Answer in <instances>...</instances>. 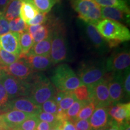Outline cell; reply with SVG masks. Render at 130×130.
I'll return each mask as SVG.
<instances>
[{
	"label": "cell",
	"instance_id": "obj_1",
	"mask_svg": "<svg viewBox=\"0 0 130 130\" xmlns=\"http://www.w3.org/2000/svg\"><path fill=\"white\" fill-rule=\"evenodd\" d=\"M98 31L108 43L109 48L118 46L130 40L129 30L125 25L110 19H102L95 25Z\"/></svg>",
	"mask_w": 130,
	"mask_h": 130
},
{
	"label": "cell",
	"instance_id": "obj_2",
	"mask_svg": "<svg viewBox=\"0 0 130 130\" xmlns=\"http://www.w3.org/2000/svg\"><path fill=\"white\" fill-rule=\"evenodd\" d=\"M31 84L28 98L38 105H41L46 101L54 98L56 91L50 81L41 74H34L29 80Z\"/></svg>",
	"mask_w": 130,
	"mask_h": 130
},
{
	"label": "cell",
	"instance_id": "obj_3",
	"mask_svg": "<svg viewBox=\"0 0 130 130\" xmlns=\"http://www.w3.org/2000/svg\"><path fill=\"white\" fill-rule=\"evenodd\" d=\"M51 80L57 90L61 92L73 91L83 85L79 78L66 64H61L55 69Z\"/></svg>",
	"mask_w": 130,
	"mask_h": 130
},
{
	"label": "cell",
	"instance_id": "obj_4",
	"mask_svg": "<svg viewBox=\"0 0 130 130\" xmlns=\"http://www.w3.org/2000/svg\"><path fill=\"white\" fill-rule=\"evenodd\" d=\"M50 26L51 29L52 41L50 57L53 64L66 60L68 56V42L64 30L59 24H54Z\"/></svg>",
	"mask_w": 130,
	"mask_h": 130
},
{
	"label": "cell",
	"instance_id": "obj_5",
	"mask_svg": "<svg viewBox=\"0 0 130 130\" xmlns=\"http://www.w3.org/2000/svg\"><path fill=\"white\" fill-rule=\"evenodd\" d=\"M107 73L105 60L89 61L81 65L78 77L84 85L89 86L103 79Z\"/></svg>",
	"mask_w": 130,
	"mask_h": 130
},
{
	"label": "cell",
	"instance_id": "obj_6",
	"mask_svg": "<svg viewBox=\"0 0 130 130\" xmlns=\"http://www.w3.org/2000/svg\"><path fill=\"white\" fill-rule=\"evenodd\" d=\"M73 9L79 14L81 21L96 25L102 20L101 6L94 0H71Z\"/></svg>",
	"mask_w": 130,
	"mask_h": 130
},
{
	"label": "cell",
	"instance_id": "obj_7",
	"mask_svg": "<svg viewBox=\"0 0 130 130\" xmlns=\"http://www.w3.org/2000/svg\"><path fill=\"white\" fill-rule=\"evenodd\" d=\"M0 81L9 96V100L20 97H28L31 84L28 81L21 80L4 72Z\"/></svg>",
	"mask_w": 130,
	"mask_h": 130
},
{
	"label": "cell",
	"instance_id": "obj_8",
	"mask_svg": "<svg viewBox=\"0 0 130 130\" xmlns=\"http://www.w3.org/2000/svg\"><path fill=\"white\" fill-rule=\"evenodd\" d=\"M83 32L84 39L89 46L98 54H104L109 50L108 43L105 39L98 31L94 24L86 23L83 21Z\"/></svg>",
	"mask_w": 130,
	"mask_h": 130
},
{
	"label": "cell",
	"instance_id": "obj_9",
	"mask_svg": "<svg viewBox=\"0 0 130 130\" xmlns=\"http://www.w3.org/2000/svg\"><path fill=\"white\" fill-rule=\"evenodd\" d=\"M107 72H123L129 68L130 52L127 49H121L113 52L105 60Z\"/></svg>",
	"mask_w": 130,
	"mask_h": 130
},
{
	"label": "cell",
	"instance_id": "obj_10",
	"mask_svg": "<svg viewBox=\"0 0 130 130\" xmlns=\"http://www.w3.org/2000/svg\"><path fill=\"white\" fill-rule=\"evenodd\" d=\"M89 87L91 101L95 104L96 107H108L111 105L108 92V78H104Z\"/></svg>",
	"mask_w": 130,
	"mask_h": 130
},
{
	"label": "cell",
	"instance_id": "obj_11",
	"mask_svg": "<svg viewBox=\"0 0 130 130\" xmlns=\"http://www.w3.org/2000/svg\"><path fill=\"white\" fill-rule=\"evenodd\" d=\"M18 110L31 115H37L41 111V107L35 104L28 97H20L9 100L4 112Z\"/></svg>",
	"mask_w": 130,
	"mask_h": 130
},
{
	"label": "cell",
	"instance_id": "obj_12",
	"mask_svg": "<svg viewBox=\"0 0 130 130\" xmlns=\"http://www.w3.org/2000/svg\"><path fill=\"white\" fill-rule=\"evenodd\" d=\"M3 70L9 75L26 81L30 80L34 75V71L24 58H20L16 62L5 66Z\"/></svg>",
	"mask_w": 130,
	"mask_h": 130
},
{
	"label": "cell",
	"instance_id": "obj_13",
	"mask_svg": "<svg viewBox=\"0 0 130 130\" xmlns=\"http://www.w3.org/2000/svg\"><path fill=\"white\" fill-rule=\"evenodd\" d=\"M108 92L111 105L118 104L124 96L123 72L112 73L108 77Z\"/></svg>",
	"mask_w": 130,
	"mask_h": 130
},
{
	"label": "cell",
	"instance_id": "obj_14",
	"mask_svg": "<svg viewBox=\"0 0 130 130\" xmlns=\"http://www.w3.org/2000/svg\"><path fill=\"white\" fill-rule=\"evenodd\" d=\"M20 34L18 32H9L0 36V49L20 56L21 54Z\"/></svg>",
	"mask_w": 130,
	"mask_h": 130
},
{
	"label": "cell",
	"instance_id": "obj_15",
	"mask_svg": "<svg viewBox=\"0 0 130 130\" xmlns=\"http://www.w3.org/2000/svg\"><path fill=\"white\" fill-rule=\"evenodd\" d=\"M108 115L119 125L129 122L130 104L118 103L108 107Z\"/></svg>",
	"mask_w": 130,
	"mask_h": 130
},
{
	"label": "cell",
	"instance_id": "obj_16",
	"mask_svg": "<svg viewBox=\"0 0 130 130\" xmlns=\"http://www.w3.org/2000/svg\"><path fill=\"white\" fill-rule=\"evenodd\" d=\"M108 107H95L89 120L92 129H98L110 125L111 119L108 115Z\"/></svg>",
	"mask_w": 130,
	"mask_h": 130
},
{
	"label": "cell",
	"instance_id": "obj_17",
	"mask_svg": "<svg viewBox=\"0 0 130 130\" xmlns=\"http://www.w3.org/2000/svg\"><path fill=\"white\" fill-rule=\"evenodd\" d=\"M31 116L33 115L18 110H10L0 115L3 122L8 128L11 129H13L17 127Z\"/></svg>",
	"mask_w": 130,
	"mask_h": 130
},
{
	"label": "cell",
	"instance_id": "obj_18",
	"mask_svg": "<svg viewBox=\"0 0 130 130\" xmlns=\"http://www.w3.org/2000/svg\"><path fill=\"white\" fill-rule=\"evenodd\" d=\"M20 58H24L25 60L34 72L46 71L53 65L50 56H42L26 54L21 56Z\"/></svg>",
	"mask_w": 130,
	"mask_h": 130
},
{
	"label": "cell",
	"instance_id": "obj_19",
	"mask_svg": "<svg viewBox=\"0 0 130 130\" xmlns=\"http://www.w3.org/2000/svg\"><path fill=\"white\" fill-rule=\"evenodd\" d=\"M101 13L102 19H110L114 21L128 24L129 14L122 12L118 9L109 7H101Z\"/></svg>",
	"mask_w": 130,
	"mask_h": 130
},
{
	"label": "cell",
	"instance_id": "obj_20",
	"mask_svg": "<svg viewBox=\"0 0 130 130\" xmlns=\"http://www.w3.org/2000/svg\"><path fill=\"white\" fill-rule=\"evenodd\" d=\"M54 99L57 102L58 107L65 113H66L70 107L77 100V98L72 91H68V92L58 91L55 95Z\"/></svg>",
	"mask_w": 130,
	"mask_h": 130
},
{
	"label": "cell",
	"instance_id": "obj_21",
	"mask_svg": "<svg viewBox=\"0 0 130 130\" xmlns=\"http://www.w3.org/2000/svg\"><path fill=\"white\" fill-rule=\"evenodd\" d=\"M52 35L51 32L50 36L42 41L35 43L32 46L28 55H35V56H50L51 48Z\"/></svg>",
	"mask_w": 130,
	"mask_h": 130
},
{
	"label": "cell",
	"instance_id": "obj_22",
	"mask_svg": "<svg viewBox=\"0 0 130 130\" xmlns=\"http://www.w3.org/2000/svg\"><path fill=\"white\" fill-rule=\"evenodd\" d=\"M21 6L19 12V17L25 23L33 19L39 12L36 7L29 0H21Z\"/></svg>",
	"mask_w": 130,
	"mask_h": 130
},
{
	"label": "cell",
	"instance_id": "obj_23",
	"mask_svg": "<svg viewBox=\"0 0 130 130\" xmlns=\"http://www.w3.org/2000/svg\"><path fill=\"white\" fill-rule=\"evenodd\" d=\"M21 6V0H10L3 10L5 18L7 21H12L19 17Z\"/></svg>",
	"mask_w": 130,
	"mask_h": 130
},
{
	"label": "cell",
	"instance_id": "obj_24",
	"mask_svg": "<svg viewBox=\"0 0 130 130\" xmlns=\"http://www.w3.org/2000/svg\"><path fill=\"white\" fill-rule=\"evenodd\" d=\"M101 7H109L118 9L129 14V8L125 0H94Z\"/></svg>",
	"mask_w": 130,
	"mask_h": 130
},
{
	"label": "cell",
	"instance_id": "obj_25",
	"mask_svg": "<svg viewBox=\"0 0 130 130\" xmlns=\"http://www.w3.org/2000/svg\"><path fill=\"white\" fill-rule=\"evenodd\" d=\"M19 43H20L21 51L20 57L27 54L30 51L33 45L35 44L32 37H31L30 34L28 33L27 31L20 34Z\"/></svg>",
	"mask_w": 130,
	"mask_h": 130
},
{
	"label": "cell",
	"instance_id": "obj_26",
	"mask_svg": "<svg viewBox=\"0 0 130 130\" xmlns=\"http://www.w3.org/2000/svg\"><path fill=\"white\" fill-rule=\"evenodd\" d=\"M51 32V29L49 24L39 25V27L31 35H30L33 40L34 43L42 41L47 38Z\"/></svg>",
	"mask_w": 130,
	"mask_h": 130
},
{
	"label": "cell",
	"instance_id": "obj_27",
	"mask_svg": "<svg viewBox=\"0 0 130 130\" xmlns=\"http://www.w3.org/2000/svg\"><path fill=\"white\" fill-rule=\"evenodd\" d=\"M87 102H88L81 101L77 100H76L66 111V114L68 119L70 121L74 123H75V122L77 121V116L79 111L86 105Z\"/></svg>",
	"mask_w": 130,
	"mask_h": 130
},
{
	"label": "cell",
	"instance_id": "obj_28",
	"mask_svg": "<svg viewBox=\"0 0 130 130\" xmlns=\"http://www.w3.org/2000/svg\"><path fill=\"white\" fill-rule=\"evenodd\" d=\"M40 12L48 13L58 0H29Z\"/></svg>",
	"mask_w": 130,
	"mask_h": 130
},
{
	"label": "cell",
	"instance_id": "obj_29",
	"mask_svg": "<svg viewBox=\"0 0 130 130\" xmlns=\"http://www.w3.org/2000/svg\"><path fill=\"white\" fill-rule=\"evenodd\" d=\"M77 100L84 102L91 101L90 92L89 87L86 85H82L72 91Z\"/></svg>",
	"mask_w": 130,
	"mask_h": 130
},
{
	"label": "cell",
	"instance_id": "obj_30",
	"mask_svg": "<svg viewBox=\"0 0 130 130\" xmlns=\"http://www.w3.org/2000/svg\"><path fill=\"white\" fill-rule=\"evenodd\" d=\"M9 27L10 31L13 32H18L21 34L27 31L28 25L20 17H18L12 21H10Z\"/></svg>",
	"mask_w": 130,
	"mask_h": 130
},
{
	"label": "cell",
	"instance_id": "obj_31",
	"mask_svg": "<svg viewBox=\"0 0 130 130\" xmlns=\"http://www.w3.org/2000/svg\"><path fill=\"white\" fill-rule=\"evenodd\" d=\"M39 122L36 115H33L12 130H36Z\"/></svg>",
	"mask_w": 130,
	"mask_h": 130
},
{
	"label": "cell",
	"instance_id": "obj_32",
	"mask_svg": "<svg viewBox=\"0 0 130 130\" xmlns=\"http://www.w3.org/2000/svg\"><path fill=\"white\" fill-rule=\"evenodd\" d=\"M95 105L92 101L87 102L81 108L78 115L77 121L78 120H89L95 109Z\"/></svg>",
	"mask_w": 130,
	"mask_h": 130
},
{
	"label": "cell",
	"instance_id": "obj_33",
	"mask_svg": "<svg viewBox=\"0 0 130 130\" xmlns=\"http://www.w3.org/2000/svg\"><path fill=\"white\" fill-rule=\"evenodd\" d=\"M20 58V56L10 53L4 50L0 49V60L2 62L3 66H7L12 64Z\"/></svg>",
	"mask_w": 130,
	"mask_h": 130
},
{
	"label": "cell",
	"instance_id": "obj_34",
	"mask_svg": "<svg viewBox=\"0 0 130 130\" xmlns=\"http://www.w3.org/2000/svg\"><path fill=\"white\" fill-rule=\"evenodd\" d=\"M41 110L46 113L56 115L58 113V106L54 98L50 99L40 105Z\"/></svg>",
	"mask_w": 130,
	"mask_h": 130
},
{
	"label": "cell",
	"instance_id": "obj_35",
	"mask_svg": "<svg viewBox=\"0 0 130 130\" xmlns=\"http://www.w3.org/2000/svg\"><path fill=\"white\" fill-rule=\"evenodd\" d=\"M36 116L39 121L45 122L50 123L51 125H55L58 122L57 119L56 115L46 113L42 110L40 111L39 113L37 114Z\"/></svg>",
	"mask_w": 130,
	"mask_h": 130
},
{
	"label": "cell",
	"instance_id": "obj_36",
	"mask_svg": "<svg viewBox=\"0 0 130 130\" xmlns=\"http://www.w3.org/2000/svg\"><path fill=\"white\" fill-rule=\"evenodd\" d=\"M9 101V96L5 90L2 83L0 81V115L4 113L5 108Z\"/></svg>",
	"mask_w": 130,
	"mask_h": 130
},
{
	"label": "cell",
	"instance_id": "obj_37",
	"mask_svg": "<svg viewBox=\"0 0 130 130\" xmlns=\"http://www.w3.org/2000/svg\"><path fill=\"white\" fill-rule=\"evenodd\" d=\"M47 13H45L39 12L33 19H31L27 22V25H43L46 23L48 20V17L46 15Z\"/></svg>",
	"mask_w": 130,
	"mask_h": 130
},
{
	"label": "cell",
	"instance_id": "obj_38",
	"mask_svg": "<svg viewBox=\"0 0 130 130\" xmlns=\"http://www.w3.org/2000/svg\"><path fill=\"white\" fill-rule=\"evenodd\" d=\"M123 84L124 90V96L126 98H129L130 96V74L129 68L123 72Z\"/></svg>",
	"mask_w": 130,
	"mask_h": 130
},
{
	"label": "cell",
	"instance_id": "obj_39",
	"mask_svg": "<svg viewBox=\"0 0 130 130\" xmlns=\"http://www.w3.org/2000/svg\"><path fill=\"white\" fill-rule=\"evenodd\" d=\"M10 31L9 22L5 18L4 13H0V36L8 33Z\"/></svg>",
	"mask_w": 130,
	"mask_h": 130
},
{
	"label": "cell",
	"instance_id": "obj_40",
	"mask_svg": "<svg viewBox=\"0 0 130 130\" xmlns=\"http://www.w3.org/2000/svg\"><path fill=\"white\" fill-rule=\"evenodd\" d=\"M75 126L76 130H91L90 123H89V120H78L75 122Z\"/></svg>",
	"mask_w": 130,
	"mask_h": 130
},
{
	"label": "cell",
	"instance_id": "obj_41",
	"mask_svg": "<svg viewBox=\"0 0 130 130\" xmlns=\"http://www.w3.org/2000/svg\"><path fill=\"white\" fill-rule=\"evenodd\" d=\"M61 128L62 130H76L74 123L68 119L63 122L61 124Z\"/></svg>",
	"mask_w": 130,
	"mask_h": 130
},
{
	"label": "cell",
	"instance_id": "obj_42",
	"mask_svg": "<svg viewBox=\"0 0 130 130\" xmlns=\"http://www.w3.org/2000/svg\"><path fill=\"white\" fill-rule=\"evenodd\" d=\"M52 126L50 123L39 121L36 130H50Z\"/></svg>",
	"mask_w": 130,
	"mask_h": 130
},
{
	"label": "cell",
	"instance_id": "obj_43",
	"mask_svg": "<svg viewBox=\"0 0 130 130\" xmlns=\"http://www.w3.org/2000/svg\"><path fill=\"white\" fill-rule=\"evenodd\" d=\"M108 130H121V129H120V126L118 123H117L115 121L111 120Z\"/></svg>",
	"mask_w": 130,
	"mask_h": 130
},
{
	"label": "cell",
	"instance_id": "obj_44",
	"mask_svg": "<svg viewBox=\"0 0 130 130\" xmlns=\"http://www.w3.org/2000/svg\"><path fill=\"white\" fill-rule=\"evenodd\" d=\"M10 0H0V10L3 12Z\"/></svg>",
	"mask_w": 130,
	"mask_h": 130
},
{
	"label": "cell",
	"instance_id": "obj_45",
	"mask_svg": "<svg viewBox=\"0 0 130 130\" xmlns=\"http://www.w3.org/2000/svg\"><path fill=\"white\" fill-rule=\"evenodd\" d=\"M119 126H120V129L121 130H130L129 122H126L125 123H123V124L119 125Z\"/></svg>",
	"mask_w": 130,
	"mask_h": 130
},
{
	"label": "cell",
	"instance_id": "obj_46",
	"mask_svg": "<svg viewBox=\"0 0 130 130\" xmlns=\"http://www.w3.org/2000/svg\"><path fill=\"white\" fill-rule=\"evenodd\" d=\"M9 128L7 127V126L5 125V123L3 122V120L1 119V117H0V130H7Z\"/></svg>",
	"mask_w": 130,
	"mask_h": 130
},
{
	"label": "cell",
	"instance_id": "obj_47",
	"mask_svg": "<svg viewBox=\"0 0 130 130\" xmlns=\"http://www.w3.org/2000/svg\"><path fill=\"white\" fill-rule=\"evenodd\" d=\"M61 124H62V123H61V122H58L55 125L54 130H62V128H61Z\"/></svg>",
	"mask_w": 130,
	"mask_h": 130
},
{
	"label": "cell",
	"instance_id": "obj_48",
	"mask_svg": "<svg viewBox=\"0 0 130 130\" xmlns=\"http://www.w3.org/2000/svg\"><path fill=\"white\" fill-rule=\"evenodd\" d=\"M4 71L3 70V68L2 67H0V79H1V77H2L3 73H4Z\"/></svg>",
	"mask_w": 130,
	"mask_h": 130
},
{
	"label": "cell",
	"instance_id": "obj_49",
	"mask_svg": "<svg viewBox=\"0 0 130 130\" xmlns=\"http://www.w3.org/2000/svg\"><path fill=\"white\" fill-rule=\"evenodd\" d=\"M110 126V125H109ZM109 126H107V127H104V128H98V129H92L91 130H108V127Z\"/></svg>",
	"mask_w": 130,
	"mask_h": 130
},
{
	"label": "cell",
	"instance_id": "obj_50",
	"mask_svg": "<svg viewBox=\"0 0 130 130\" xmlns=\"http://www.w3.org/2000/svg\"><path fill=\"white\" fill-rule=\"evenodd\" d=\"M0 67H2L3 68L4 67V66H3V63H2V62H1V60H0Z\"/></svg>",
	"mask_w": 130,
	"mask_h": 130
},
{
	"label": "cell",
	"instance_id": "obj_51",
	"mask_svg": "<svg viewBox=\"0 0 130 130\" xmlns=\"http://www.w3.org/2000/svg\"><path fill=\"white\" fill-rule=\"evenodd\" d=\"M54 127H55V125H53L51 126V129H50V130H54Z\"/></svg>",
	"mask_w": 130,
	"mask_h": 130
},
{
	"label": "cell",
	"instance_id": "obj_52",
	"mask_svg": "<svg viewBox=\"0 0 130 130\" xmlns=\"http://www.w3.org/2000/svg\"><path fill=\"white\" fill-rule=\"evenodd\" d=\"M1 12H2V11H1V10H0V13H1Z\"/></svg>",
	"mask_w": 130,
	"mask_h": 130
},
{
	"label": "cell",
	"instance_id": "obj_53",
	"mask_svg": "<svg viewBox=\"0 0 130 130\" xmlns=\"http://www.w3.org/2000/svg\"><path fill=\"white\" fill-rule=\"evenodd\" d=\"M7 130H12V129H7Z\"/></svg>",
	"mask_w": 130,
	"mask_h": 130
},
{
	"label": "cell",
	"instance_id": "obj_54",
	"mask_svg": "<svg viewBox=\"0 0 130 130\" xmlns=\"http://www.w3.org/2000/svg\"><path fill=\"white\" fill-rule=\"evenodd\" d=\"M125 1H128V0H125ZM128 1H129V0H128Z\"/></svg>",
	"mask_w": 130,
	"mask_h": 130
}]
</instances>
